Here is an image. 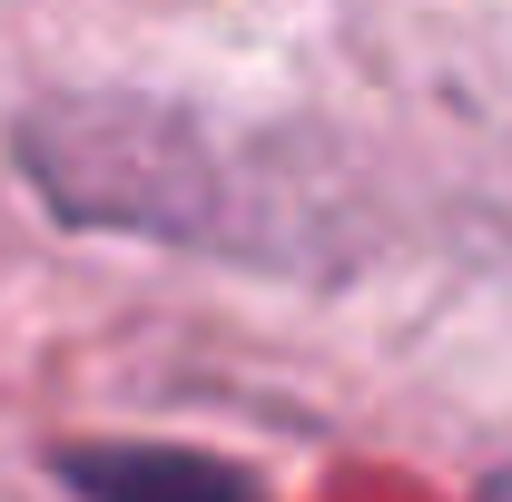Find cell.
I'll use <instances>...</instances> for the list:
<instances>
[{"label": "cell", "mask_w": 512, "mask_h": 502, "mask_svg": "<svg viewBox=\"0 0 512 502\" xmlns=\"http://www.w3.org/2000/svg\"><path fill=\"white\" fill-rule=\"evenodd\" d=\"M60 473L89 502H266L237 463L168 453V443H89V453H60Z\"/></svg>", "instance_id": "1"}, {"label": "cell", "mask_w": 512, "mask_h": 502, "mask_svg": "<svg viewBox=\"0 0 512 502\" xmlns=\"http://www.w3.org/2000/svg\"><path fill=\"white\" fill-rule=\"evenodd\" d=\"M483 502H512V473H493V483H483Z\"/></svg>", "instance_id": "2"}]
</instances>
